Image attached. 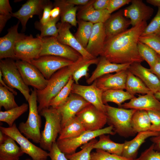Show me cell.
<instances>
[{"instance_id":"cell-60","label":"cell","mask_w":160,"mask_h":160,"mask_svg":"<svg viewBox=\"0 0 160 160\" xmlns=\"http://www.w3.org/2000/svg\"><path fill=\"white\" fill-rule=\"evenodd\" d=\"M7 135L0 131V145L2 144L5 141Z\"/></svg>"},{"instance_id":"cell-27","label":"cell","mask_w":160,"mask_h":160,"mask_svg":"<svg viewBox=\"0 0 160 160\" xmlns=\"http://www.w3.org/2000/svg\"><path fill=\"white\" fill-rule=\"evenodd\" d=\"M159 135L160 132L150 130L138 133L137 135L132 140L126 141L123 143V150L121 156L128 159L134 160L139 148L147 139Z\"/></svg>"},{"instance_id":"cell-34","label":"cell","mask_w":160,"mask_h":160,"mask_svg":"<svg viewBox=\"0 0 160 160\" xmlns=\"http://www.w3.org/2000/svg\"><path fill=\"white\" fill-rule=\"evenodd\" d=\"M15 142L12 137L7 135L4 142L0 145V155L19 159L24 153Z\"/></svg>"},{"instance_id":"cell-7","label":"cell","mask_w":160,"mask_h":160,"mask_svg":"<svg viewBox=\"0 0 160 160\" xmlns=\"http://www.w3.org/2000/svg\"><path fill=\"white\" fill-rule=\"evenodd\" d=\"M42 44L38 35L34 38L31 34L27 36L21 33L15 46V60L31 63V61L40 57Z\"/></svg>"},{"instance_id":"cell-37","label":"cell","mask_w":160,"mask_h":160,"mask_svg":"<svg viewBox=\"0 0 160 160\" xmlns=\"http://www.w3.org/2000/svg\"><path fill=\"white\" fill-rule=\"evenodd\" d=\"M74 82L71 76L66 85L51 100L49 107L57 108L64 103L71 93L72 86Z\"/></svg>"},{"instance_id":"cell-4","label":"cell","mask_w":160,"mask_h":160,"mask_svg":"<svg viewBox=\"0 0 160 160\" xmlns=\"http://www.w3.org/2000/svg\"><path fill=\"white\" fill-rule=\"evenodd\" d=\"M45 119V122L39 143L40 147L49 151L53 144L56 142L61 129L62 117L56 108L49 107L39 113Z\"/></svg>"},{"instance_id":"cell-33","label":"cell","mask_w":160,"mask_h":160,"mask_svg":"<svg viewBox=\"0 0 160 160\" xmlns=\"http://www.w3.org/2000/svg\"><path fill=\"white\" fill-rule=\"evenodd\" d=\"M131 124L135 134L149 130L151 123L147 112L143 110H137L132 116Z\"/></svg>"},{"instance_id":"cell-52","label":"cell","mask_w":160,"mask_h":160,"mask_svg":"<svg viewBox=\"0 0 160 160\" xmlns=\"http://www.w3.org/2000/svg\"><path fill=\"white\" fill-rule=\"evenodd\" d=\"M109 0H96L93 3V6L97 10L107 9Z\"/></svg>"},{"instance_id":"cell-49","label":"cell","mask_w":160,"mask_h":160,"mask_svg":"<svg viewBox=\"0 0 160 160\" xmlns=\"http://www.w3.org/2000/svg\"><path fill=\"white\" fill-rule=\"evenodd\" d=\"M49 154L51 160H69L60 149L56 142L52 145Z\"/></svg>"},{"instance_id":"cell-50","label":"cell","mask_w":160,"mask_h":160,"mask_svg":"<svg viewBox=\"0 0 160 160\" xmlns=\"http://www.w3.org/2000/svg\"><path fill=\"white\" fill-rule=\"evenodd\" d=\"M131 0H109L107 9L111 14L120 8L131 2Z\"/></svg>"},{"instance_id":"cell-6","label":"cell","mask_w":160,"mask_h":160,"mask_svg":"<svg viewBox=\"0 0 160 160\" xmlns=\"http://www.w3.org/2000/svg\"><path fill=\"white\" fill-rule=\"evenodd\" d=\"M0 71L5 83L11 88L18 90L27 101L31 90L24 82L15 61L11 58L0 60Z\"/></svg>"},{"instance_id":"cell-39","label":"cell","mask_w":160,"mask_h":160,"mask_svg":"<svg viewBox=\"0 0 160 160\" xmlns=\"http://www.w3.org/2000/svg\"><path fill=\"white\" fill-rule=\"evenodd\" d=\"M97 141L95 138L93 139L81 146L80 151L71 154L65 155V156L69 160H91V152Z\"/></svg>"},{"instance_id":"cell-11","label":"cell","mask_w":160,"mask_h":160,"mask_svg":"<svg viewBox=\"0 0 160 160\" xmlns=\"http://www.w3.org/2000/svg\"><path fill=\"white\" fill-rule=\"evenodd\" d=\"M76 116L86 131H94L101 129L107 122L105 113L91 104L84 108Z\"/></svg>"},{"instance_id":"cell-38","label":"cell","mask_w":160,"mask_h":160,"mask_svg":"<svg viewBox=\"0 0 160 160\" xmlns=\"http://www.w3.org/2000/svg\"><path fill=\"white\" fill-rule=\"evenodd\" d=\"M60 18V17L55 19L51 18L49 21L44 25L41 24L39 22H36L35 27L41 31L39 36L41 38L47 36L57 37L58 35V29L56 23Z\"/></svg>"},{"instance_id":"cell-25","label":"cell","mask_w":160,"mask_h":160,"mask_svg":"<svg viewBox=\"0 0 160 160\" xmlns=\"http://www.w3.org/2000/svg\"><path fill=\"white\" fill-rule=\"evenodd\" d=\"M127 70L114 74H107L95 80L97 87L103 92L111 89H125Z\"/></svg>"},{"instance_id":"cell-18","label":"cell","mask_w":160,"mask_h":160,"mask_svg":"<svg viewBox=\"0 0 160 160\" xmlns=\"http://www.w3.org/2000/svg\"><path fill=\"white\" fill-rule=\"evenodd\" d=\"M71 25L68 23L61 22L57 24L58 29V35L56 37L57 40L74 49L83 57L90 59L96 58L87 51L72 34L70 30Z\"/></svg>"},{"instance_id":"cell-40","label":"cell","mask_w":160,"mask_h":160,"mask_svg":"<svg viewBox=\"0 0 160 160\" xmlns=\"http://www.w3.org/2000/svg\"><path fill=\"white\" fill-rule=\"evenodd\" d=\"M15 95L0 84V108L3 107L5 111L18 106L15 99Z\"/></svg>"},{"instance_id":"cell-23","label":"cell","mask_w":160,"mask_h":160,"mask_svg":"<svg viewBox=\"0 0 160 160\" xmlns=\"http://www.w3.org/2000/svg\"><path fill=\"white\" fill-rule=\"evenodd\" d=\"M131 63L116 64L111 62L103 56L99 57L97 66L91 76L86 80L88 84H92L99 78L113 72L127 70Z\"/></svg>"},{"instance_id":"cell-10","label":"cell","mask_w":160,"mask_h":160,"mask_svg":"<svg viewBox=\"0 0 160 160\" xmlns=\"http://www.w3.org/2000/svg\"><path fill=\"white\" fill-rule=\"evenodd\" d=\"M39 37L42 43L40 57L44 55H52L64 58L75 62L82 56L71 47L60 42L56 37Z\"/></svg>"},{"instance_id":"cell-12","label":"cell","mask_w":160,"mask_h":160,"mask_svg":"<svg viewBox=\"0 0 160 160\" xmlns=\"http://www.w3.org/2000/svg\"><path fill=\"white\" fill-rule=\"evenodd\" d=\"M15 63L23 79L27 86L37 90L43 89L48 82L39 70L31 63L17 60Z\"/></svg>"},{"instance_id":"cell-58","label":"cell","mask_w":160,"mask_h":160,"mask_svg":"<svg viewBox=\"0 0 160 160\" xmlns=\"http://www.w3.org/2000/svg\"><path fill=\"white\" fill-rule=\"evenodd\" d=\"M146 2L154 6L160 7V0H147Z\"/></svg>"},{"instance_id":"cell-19","label":"cell","mask_w":160,"mask_h":160,"mask_svg":"<svg viewBox=\"0 0 160 160\" xmlns=\"http://www.w3.org/2000/svg\"><path fill=\"white\" fill-rule=\"evenodd\" d=\"M106 35L104 23L93 24L92 33L85 48L87 51L95 57L102 55Z\"/></svg>"},{"instance_id":"cell-26","label":"cell","mask_w":160,"mask_h":160,"mask_svg":"<svg viewBox=\"0 0 160 160\" xmlns=\"http://www.w3.org/2000/svg\"><path fill=\"white\" fill-rule=\"evenodd\" d=\"M95 0H90L87 4L81 7L77 14L78 20L89 22L93 24L104 23L110 16L107 9L97 10L93 6Z\"/></svg>"},{"instance_id":"cell-45","label":"cell","mask_w":160,"mask_h":160,"mask_svg":"<svg viewBox=\"0 0 160 160\" xmlns=\"http://www.w3.org/2000/svg\"><path fill=\"white\" fill-rule=\"evenodd\" d=\"M91 160H134L121 156L101 150L96 149L91 153Z\"/></svg>"},{"instance_id":"cell-17","label":"cell","mask_w":160,"mask_h":160,"mask_svg":"<svg viewBox=\"0 0 160 160\" xmlns=\"http://www.w3.org/2000/svg\"><path fill=\"white\" fill-rule=\"evenodd\" d=\"M154 10L141 0H132L131 4L123 10L124 16L129 19L131 25L134 27L150 18Z\"/></svg>"},{"instance_id":"cell-43","label":"cell","mask_w":160,"mask_h":160,"mask_svg":"<svg viewBox=\"0 0 160 160\" xmlns=\"http://www.w3.org/2000/svg\"><path fill=\"white\" fill-rule=\"evenodd\" d=\"M12 9L9 0H0V33L12 17Z\"/></svg>"},{"instance_id":"cell-57","label":"cell","mask_w":160,"mask_h":160,"mask_svg":"<svg viewBox=\"0 0 160 160\" xmlns=\"http://www.w3.org/2000/svg\"><path fill=\"white\" fill-rule=\"evenodd\" d=\"M0 83L1 85L11 92H13L15 95H17V92L14 89L10 88L4 82L2 79V75L1 72L0 71Z\"/></svg>"},{"instance_id":"cell-54","label":"cell","mask_w":160,"mask_h":160,"mask_svg":"<svg viewBox=\"0 0 160 160\" xmlns=\"http://www.w3.org/2000/svg\"><path fill=\"white\" fill-rule=\"evenodd\" d=\"M60 8L58 6H54L51 10L50 12V18L52 19H55L60 17Z\"/></svg>"},{"instance_id":"cell-32","label":"cell","mask_w":160,"mask_h":160,"mask_svg":"<svg viewBox=\"0 0 160 160\" xmlns=\"http://www.w3.org/2000/svg\"><path fill=\"white\" fill-rule=\"evenodd\" d=\"M135 97L134 95L123 90L111 89L103 92L102 100L105 105L107 104L108 102H113L117 104L120 108L124 102Z\"/></svg>"},{"instance_id":"cell-41","label":"cell","mask_w":160,"mask_h":160,"mask_svg":"<svg viewBox=\"0 0 160 160\" xmlns=\"http://www.w3.org/2000/svg\"><path fill=\"white\" fill-rule=\"evenodd\" d=\"M137 47L141 57L147 63L150 68H152L156 61L158 54L147 45L139 41Z\"/></svg>"},{"instance_id":"cell-47","label":"cell","mask_w":160,"mask_h":160,"mask_svg":"<svg viewBox=\"0 0 160 160\" xmlns=\"http://www.w3.org/2000/svg\"><path fill=\"white\" fill-rule=\"evenodd\" d=\"M134 160H160V151L155 150L153 143L143 152L138 158Z\"/></svg>"},{"instance_id":"cell-48","label":"cell","mask_w":160,"mask_h":160,"mask_svg":"<svg viewBox=\"0 0 160 160\" xmlns=\"http://www.w3.org/2000/svg\"><path fill=\"white\" fill-rule=\"evenodd\" d=\"M151 123L150 131L160 132V111H147Z\"/></svg>"},{"instance_id":"cell-44","label":"cell","mask_w":160,"mask_h":160,"mask_svg":"<svg viewBox=\"0 0 160 160\" xmlns=\"http://www.w3.org/2000/svg\"><path fill=\"white\" fill-rule=\"evenodd\" d=\"M138 41L150 47L160 55V36L153 34L141 35Z\"/></svg>"},{"instance_id":"cell-29","label":"cell","mask_w":160,"mask_h":160,"mask_svg":"<svg viewBox=\"0 0 160 160\" xmlns=\"http://www.w3.org/2000/svg\"><path fill=\"white\" fill-rule=\"evenodd\" d=\"M85 131L84 126L76 116L62 129L57 140L73 138Z\"/></svg>"},{"instance_id":"cell-5","label":"cell","mask_w":160,"mask_h":160,"mask_svg":"<svg viewBox=\"0 0 160 160\" xmlns=\"http://www.w3.org/2000/svg\"><path fill=\"white\" fill-rule=\"evenodd\" d=\"M105 108L107 122L113 127L115 133L125 137L135 134L132 127L131 120L137 110L115 107L108 104L105 105Z\"/></svg>"},{"instance_id":"cell-42","label":"cell","mask_w":160,"mask_h":160,"mask_svg":"<svg viewBox=\"0 0 160 160\" xmlns=\"http://www.w3.org/2000/svg\"><path fill=\"white\" fill-rule=\"evenodd\" d=\"M99 58L93 59L87 58L83 63L76 69L72 74V76L74 82L79 84V81L83 77L87 79L88 78V71L89 67L93 64H97Z\"/></svg>"},{"instance_id":"cell-13","label":"cell","mask_w":160,"mask_h":160,"mask_svg":"<svg viewBox=\"0 0 160 160\" xmlns=\"http://www.w3.org/2000/svg\"><path fill=\"white\" fill-rule=\"evenodd\" d=\"M74 62L60 57L44 55L32 60L31 63L39 70L47 79L49 80L57 71Z\"/></svg>"},{"instance_id":"cell-30","label":"cell","mask_w":160,"mask_h":160,"mask_svg":"<svg viewBox=\"0 0 160 160\" xmlns=\"http://www.w3.org/2000/svg\"><path fill=\"white\" fill-rule=\"evenodd\" d=\"M125 89L127 92L133 95L137 93L146 94L153 93L139 78L128 69L127 72Z\"/></svg>"},{"instance_id":"cell-55","label":"cell","mask_w":160,"mask_h":160,"mask_svg":"<svg viewBox=\"0 0 160 160\" xmlns=\"http://www.w3.org/2000/svg\"><path fill=\"white\" fill-rule=\"evenodd\" d=\"M67 2L71 4L75 5L84 6L88 4L90 0H66Z\"/></svg>"},{"instance_id":"cell-53","label":"cell","mask_w":160,"mask_h":160,"mask_svg":"<svg viewBox=\"0 0 160 160\" xmlns=\"http://www.w3.org/2000/svg\"><path fill=\"white\" fill-rule=\"evenodd\" d=\"M150 69L160 80V55L158 54L155 64L152 68Z\"/></svg>"},{"instance_id":"cell-8","label":"cell","mask_w":160,"mask_h":160,"mask_svg":"<svg viewBox=\"0 0 160 160\" xmlns=\"http://www.w3.org/2000/svg\"><path fill=\"white\" fill-rule=\"evenodd\" d=\"M112 126L94 131H85L78 136L71 139L57 140V145L65 155L70 154L76 152L79 147L88 143L103 134L114 135L116 133L113 131Z\"/></svg>"},{"instance_id":"cell-15","label":"cell","mask_w":160,"mask_h":160,"mask_svg":"<svg viewBox=\"0 0 160 160\" xmlns=\"http://www.w3.org/2000/svg\"><path fill=\"white\" fill-rule=\"evenodd\" d=\"M89 104L80 96L71 92L65 102L56 108L61 116L62 129L80 111Z\"/></svg>"},{"instance_id":"cell-35","label":"cell","mask_w":160,"mask_h":160,"mask_svg":"<svg viewBox=\"0 0 160 160\" xmlns=\"http://www.w3.org/2000/svg\"><path fill=\"white\" fill-rule=\"evenodd\" d=\"M29 108L28 104L23 103L20 106L10 109L0 111V121L7 123L12 127L15 121L26 112Z\"/></svg>"},{"instance_id":"cell-36","label":"cell","mask_w":160,"mask_h":160,"mask_svg":"<svg viewBox=\"0 0 160 160\" xmlns=\"http://www.w3.org/2000/svg\"><path fill=\"white\" fill-rule=\"evenodd\" d=\"M77 23L78 28L74 36L85 49L87 45L94 24L89 22L78 20Z\"/></svg>"},{"instance_id":"cell-1","label":"cell","mask_w":160,"mask_h":160,"mask_svg":"<svg viewBox=\"0 0 160 160\" xmlns=\"http://www.w3.org/2000/svg\"><path fill=\"white\" fill-rule=\"evenodd\" d=\"M147 25L146 21H143L116 36L106 39L101 56L116 64L141 63L144 60L139 54L137 44Z\"/></svg>"},{"instance_id":"cell-46","label":"cell","mask_w":160,"mask_h":160,"mask_svg":"<svg viewBox=\"0 0 160 160\" xmlns=\"http://www.w3.org/2000/svg\"><path fill=\"white\" fill-rule=\"evenodd\" d=\"M153 34L160 36V7H158L156 14L147 25L142 36Z\"/></svg>"},{"instance_id":"cell-16","label":"cell","mask_w":160,"mask_h":160,"mask_svg":"<svg viewBox=\"0 0 160 160\" xmlns=\"http://www.w3.org/2000/svg\"><path fill=\"white\" fill-rule=\"evenodd\" d=\"M48 1L46 0H28L19 10L12 13V17L18 19L20 22L22 31H25L28 20L33 15H38L40 19L41 18L44 7Z\"/></svg>"},{"instance_id":"cell-31","label":"cell","mask_w":160,"mask_h":160,"mask_svg":"<svg viewBox=\"0 0 160 160\" xmlns=\"http://www.w3.org/2000/svg\"><path fill=\"white\" fill-rule=\"evenodd\" d=\"M103 134L99 136L98 141L95 144L94 149L101 150L109 153L121 156L124 143H116L112 140L109 135Z\"/></svg>"},{"instance_id":"cell-14","label":"cell","mask_w":160,"mask_h":160,"mask_svg":"<svg viewBox=\"0 0 160 160\" xmlns=\"http://www.w3.org/2000/svg\"><path fill=\"white\" fill-rule=\"evenodd\" d=\"M103 91L97 86L95 81L91 84L86 86L74 83L71 92L80 96L100 110L105 113V105L102 100Z\"/></svg>"},{"instance_id":"cell-22","label":"cell","mask_w":160,"mask_h":160,"mask_svg":"<svg viewBox=\"0 0 160 160\" xmlns=\"http://www.w3.org/2000/svg\"><path fill=\"white\" fill-rule=\"evenodd\" d=\"M138 95L137 97H135L128 102L122 104L120 108L146 111H160V101L156 98L154 93Z\"/></svg>"},{"instance_id":"cell-3","label":"cell","mask_w":160,"mask_h":160,"mask_svg":"<svg viewBox=\"0 0 160 160\" xmlns=\"http://www.w3.org/2000/svg\"><path fill=\"white\" fill-rule=\"evenodd\" d=\"M31 90V94L27 101L29 109L28 119L25 122L20 123L18 128L28 139L32 140L35 143H39L41 136V120L38 111L36 90L35 89Z\"/></svg>"},{"instance_id":"cell-9","label":"cell","mask_w":160,"mask_h":160,"mask_svg":"<svg viewBox=\"0 0 160 160\" xmlns=\"http://www.w3.org/2000/svg\"><path fill=\"white\" fill-rule=\"evenodd\" d=\"M0 130L3 133L14 139L20 145L24 153L28 155L33 160L47 159L49 156V153L31 143L23 135L15 123L12 127H7L1 126Z\"/></svg>"},{"instance_id":"cell-51","label":"cell","mask_w":160,"mask_h":160,"mask_svg":"<svg viewBox=\"0 0 160 160\" xmlns=\"http://www.w3.org/2000/svg\"><path fill=\"white\" fill-rule=\"evenodd\" d=\"M53 5L50 1H48L44 7L42 15L40 19L39 23L42 25H44L47 23L50 20V12L53 8Z\"/></svg>"},{"instance_id":"cell-2","label":"cell","mask_w":160,"mask_h":160,"mask_svg":"<svg viewBox=\"0 0 160 160\" xmlns=\"http://www.w3.org/2000/svg\"><path fill=\"white\" fill-rule=\"evenodd\" d=\"M87 58L81 56L72 64L59 70L48 80L43 89L36 90L39 113L42 110L49 107L51 100L66 85L74 71Z\"/></svg>"},{"instance_id":"cell-59","label":"cell","mask_w":160,"mask_h":160,"mask_svg":"<svg viewBox=\"0 0 160 160\" xmlns=\"http://www.w3.org/2000/svg\"><path fill=\"white\" fill-rule=\"evenodd\" d=\"M0 160H19V159L9 157L6 156L0 155ZM26 160H31L30 159H27ZM41 160H47V159H44Z\"/></svg>"},{"instance_id":"cell-24","label":"cell","mask_w":160,"mask_h":160,"mask_svg":"<svg viewBox=\"0 0 160 160\" xmlns=\"http://www.w3.org/2000/svg\"><path fill=\"white\" fill-rule=\"evenodd\" d=\"M104 24L106 35V39L124 31L131 25L129 19L124 16L123 10L111 15Z\"/></svg>"},{"instance_id":"cell-61","label":"cell","mask_w":160,"mask_h":160,"mask_svg":"<svg viewBox=\"0 0 160 160\" xmlns=\"http://www.w3.org/2000/svg\"><path fill=\"white\" fill-rule=\"evenodd\" d=\"M156 98L158 100H160V90L154 94Z\"/></svg>"},{"instance_id":"cell-56","label":"cell","mask_w":160,"mask_h":160,"mask_svg":"<svg viewBox=\"0 0 160 160\" xmlns=\"http://www.w3.org/2000/svg\"><path fill=\"white\" fill-rule=\"evenodd\" d=\"M150 140L154 144V148L160 150V135L151 137Z\"/></svg>"},{"instance_id":"cell-28","label":"cell","mask_w":160,"mask_h":160,"mask_svg":"<svg viewBox=\"0 0 160 160\" xmlns=\"http://www.w3.org/2000/svg\"><path fill=\"white\" fill-rule=\"evenodd\" d=\"M53 6L59 7L60 9L61 22L69 23L76 27L77 24L76 12L78 7L68 3L66 0H55Z\"/></svg>"},{"instance_id":"cell-20","label":"cell","mask_w":160,"mask_h":160,"mask_svg":"<svg viewBox=\"0 0 160 160\" xmlns=\"http://www.w3.org/2000/svg\"><path fill=\"white\" fill-rule=\"evenodd\" d=\"M20 21L8 30L7 33L0 38V59L11 58L15 60V48L21 33L18 32Z\"/></svg>"},{"instance_id":"cell-21","label":"cell","mask_w":160,"mask_h":160,"mask_svg":"<svg viewBox=\"0 0 160 160\" xmlns=\"http://www.w3.org/2000/svg\"><path fill=\"white\" fill-rule=\"evenodd\" d=\"M128 70L139 78L154 94L160 90V80L150 69L143 66L140 63L131 64Z\"/></svg>"}]
</instances>
